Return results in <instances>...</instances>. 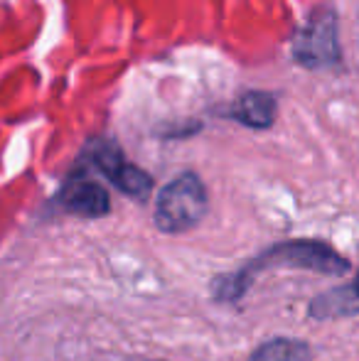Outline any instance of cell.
<instances>
[{"instance_id":"cell-1","label":"cell","mask_w":359,"mask_h":361,"mask_svg":"<svg viewBox=\"0 0 359 361\" xmlns=\"http://www.w3.org/2000/svg\"><path fill=\"white\" fill-rule=\"evenodd\" d=\"M288 263L293 268H308V271L315 273H327V276H337V273H345L350 268V263L342 256H337L330 246L317 241H291L281 243V246H273L271 251H266L261 258H256L254 263L239 268L231 276H224L214 283V293L219 300H239L246 293V288L251 286V278L256 276L264 268L281 266Z\"/></svg>"},{"instance_id":"cell-2","label":"cell","mask_w":359,"mask_h":361,"mask_svg":"<svg viewBox=\"0 0 359 361\" xmlns=\"http://www.w3.org/2000/svg\"><path fill=\"white\" fill-rule=\"evenodd\" d=\"M207 212V190L202 180L192 172L175 177L160 190L155 207V224L165 233H180L200 224Z\"/></svg>"},{"instance_id":"cell-3","label":"cell","mask_w":359,"mask_h":361,"mask_svg":"<svg viewBox=\"0 0 359 361\" xmlns=\"http://www.w3.org/2000/svg\"><path fill=\"white\" fill-rule=\"evenodd\" d=\"M296 59L303 67H327L335 64L337 54V23L332 10L322 8L310 15L303 30L296 35Z\"/></svg>"},{"instance_id":"cell-4","label":"cell","mask_w":359,"mask_h":361,"mask_svg":"<svg viewBox=\"0 0 359 361\" xmlns=\"http://www.w3.org/2000/svg\"><path fill=\"white\" fill-rule=\"evenodd\" d=\"M91 160H94V165L99 167L118 190H123L126 195L145 197L150 192V187H153L150 175H145L143 170L130 165L123 157V152L116 145L106 143V140H99V143L91 147Z\"/></svg>"},{"instance_id":"cell-5","label":"cell","mask_w":359,"mask_h":361,"mask_svg":"<svg viewBox=\"0 0 359 361\" xmlns=\"http://www.w3.org/2000/svg\"><path fill=\"white\" fill-rule=\"evenodd\" d=\"M59 202L67 212L82 216H101L109 212V195L99 182L89 177H72L64 185Z\"/></svg>"},{"instance_id":"cell-6","label":"cell","mask_w":359,"mask_h":361,"mask_svg":"<svg viewBox=\"0 0 359 361\" xmlns=\"http://www.w3.org/2000/svg\"><path fill=\"white\" fill-rule=\"evenodd\" d=\"M352 312H359V273L350 286L337 288L332 293H325L317 300H312L310 307L312 317H340V314Z\"/></svg>"},{"instance_id":"cell-7","label":"cell","mask_w":359,"mask_h":361,"mask_svg":"<svg viewBox=\"0 0 359 361\" xmlns=\"http://www.w3.org/2000/svg\"><path fill=\"white\" fill-rule=\"evenodd\" d=\"M312 354L305 342L298 339H271L261 344L249 361H310Z\"/></svg>"},{"instance_id":"cell-8","label":"cell","mask_w":359,"mask_h":361,"mask_svg":"<svg viewBox=\"0 0 359 361\" xmlns=\"http://www.w3.org/2000/svg\"><path fill=\"white\" fill-rule=\"evenodd\" d=\"M273 114H276V104H273V99L266 94H246L244 99L236 104V111H234V116L241 123L254 126V128L271 126Z\"/></svg>"}]
</instances>
